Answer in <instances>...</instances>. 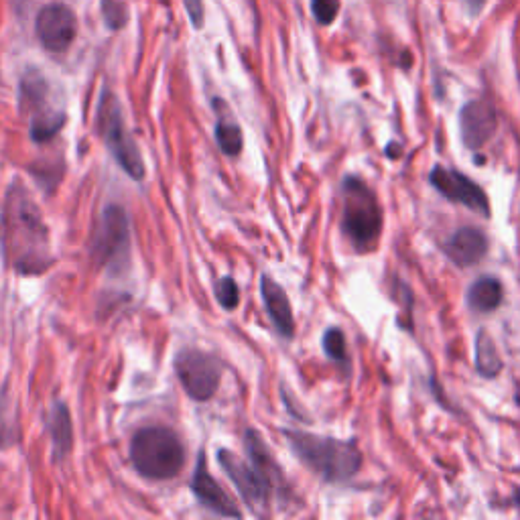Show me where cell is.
I'll list each match as a JSON object with an SVG mask.
<instances>
[{
  "label": "cell",
  "instance_id": "cell-1",
  "mask_svg": "<svg viewBox=\"0 0 520 520\" xmlns=\"http://www.w3.org/2000/svg\"><path fill=\"white\" fill-rule=\"evenodd\" d=\"M0 246L7 263L19 275H41L55 263L43 216L19 181H13L7 191L0 218Z\"/></svg>",
  "mask_w": 520,
  "mask_h": 520
},
{
  "label": "cell",
  "instance_id": "cell-2",
  "mask_svg": "<svg viewBox=\"0 0 520 520\" xmlns=\"http://www.w3.org/2000/svg\"><path fill=\"white\" fill-rule=\"evenodd\" d=\"M297 460L317 478L330 484L352 480L362 468V453L354 441L313 435L305 431H283Z\"/></svg>",
  "mask_w": 520,
  "mask_h": 520
},
{
  "label": "cell",
  "instance_id": "cell-3",
  "mask_svg": "<svg viewBox=\"0 0 520 520\" xmlns=\"http://www.w3.org/2000/svg\"><path fill=\"white\" fill-rule=\"evenodd\" d=\"M130 464L147 480H171L185 466V447L169 427H143L130 439Z\"/></svg>",
  "mask_w": 520,
  "mask_h": 520
},
{
  "label": "cell",
  "instance_id": "cell-4",
  "mask_svg": "<svg viewBox=\"0 0 520 520\" xmlns=\"http://www.w3.org/2000/svg\"><path fill=\"white\" fill-rule=\"evenodd\" d=\"M342 232L358 252L374 250L382 232L376 193L358 177H346L342 183Z\"/></svg>",
  "mask_w": 520,
  "mask_h": 520
},
{
  "label": "cell",
  "instance_id": "cell-5",
  "mask_svg": "<svg viewBox=\"0 0 520 520\" xmlns=\"http://www.w3.org/2000/svg\"><path fill=\"white\" fill-rule=\"evenodd\" d=\"M96 130L106 145L108 153L114 157L118 167L135 181H143L147 175L143 155L139 151V145L135 143L133 135L128 133L122 106L110 90H104L98 108H96Z\"/></svg>",
  "mask_w": 520,
  "mask_h": 520
},
{
  "label": "cell",
  "instance_id": "cell-6",
  "mask_svg": "<svg viewBox=\"0 0 520 520\" xmlns=\"http://www.w3.org/2000/svg\"><path fill=\"white\" fill-rule=\"evenodd\" d=\"M90 258L110 273H120L130 265V222L120 206H106L90 244Z\"/></svg>",
  "mask_w": 520,
  "mask_h": 520
},
{
  "label": "cell",
  "instance_id": "cell-7",
  "mask_svg": "<svg viewBox=\"0 0 520 520\" xmlns=\"http://www.w3.org/2000/svg\"><path fill=\"white\" fill-rule=\"evenodd\" d=\"M47 84L37 74H27L21 82V106L29 118V137L37 145L53 141L65 124V112L49 106Z\"/></svg>",
  "mask_w": 520,
  "mask_h": 520
},
{
  "label": "cell",
  "instance_id": "cell-8",
  "mask_svg": "<svg viewBox=\"0 0 520 520\" xmlns=\"http://www.w3.org/2000/svg\"><path fill=\"white\" fill-rule=\"evenodd\" d=\"M175 374L189 399L204 403L210 401L222 380L220 362L202 350H181L175 358Z\"/></svg>",
  "mask_w": 520,
  "mask_h": 520
},
{
  "label": "cell",
  "instance_id": "cell-9",
  "mask_svg": "<svg viewBox=\"0 0 520 520\" xmlns=\"http://www.w3.org/2000/svg\"><path fill=\"white\" fill-rule=\"evenodd\" d=\"M218 464L252 512L265 514L277 502L269 482L260 476V472L248 460L238 458L230 449H218Z\"/></svg>",
  "mask_w": 520,
  "mask_h": 520
},
{
  "label": "cell",
  "instance_id": "cell-10",
  "mask_svg": "<svg viewBox=\"0 0 520 520\" xmlns=\"http://www.w3.org/2000/svg\"><path fill=\"white\" fill-rule=\"evenodd\" d=\"M431 185L443 195L445 200L464 206L484 218L490 216V202L484 189L474 183L468 175L455 171V169H445V167H435L429 175Z\"/></svg>",
  "mask_w": 520,
  "mask_h": 520
},
{
  "label": "cell",
  "instance_id": "cell-11",
  "mask_svg": "<svg viewBox=\"0 0 520 520\" xmlns=\"http://www.w3.org/2000/svg\"><path fill=\"white\" fill-rule=\"evenodd\" d=\"M35 31L41 45L49 53H63L72 47L76 39L78 21L70 7L55 3L39 11L35 21Z\"/></svg>",
  "mask_w": 520,
  "mask_h": 520
},
{
  "label": "cell",
  "instance_id": "cell-12",
  "mask_svg": "<svg viewBox=\"0 0 520 520\" xmlns=\"http://www.w3.org/2000/svg\"><path fill=\"white\" fill-rule=\"evenodd\" d=\"M189 488L193 492V496L200 500L202 506H206L208 510H212L214 514L220 516H228V518H242L240 508L236 506L234 498L222 488V484L210 474L208 470V460H206V451H200L198 464H195L193 476L189 480Z\"/></svg>",
  "mask_w": 520,
  "mask_h": 520
},
{
  "label": "cell",
  "instance_id": "cell-13",
  "mask_svg": "<svg viewBox=\"0 0 520 520\" xmlns=\"http://www.w3.org/2000/svg\"><path fill=\"white\" fill-rule=\"evenodd\" d=\"M244 449H246V455H248V462L260 472V476H263L269 482L271 490L275 492L277 504L283 506L287 502V498H289L287 480H285V474H283L281 466L275 460V455L271 453V449L267 447V443L263 441V437H260L258 431L246 429V433H244Z\"/></svg>",
  "mask_w": 520,
  "mask_h": 520
},
{
  "label": "cell",
  "instance_id": "cell-14",
  "mask_svg": "<svg viewBox=\"0 0 520 520\" xmlns=\"http://www.w3.org/2000/svg\"><path fill=\"white\" fill-rule=\"evenodd\" d=\"M498 114L488 100H472L460 112V133L468 149H482L496 133Z\"/></svg>",
  "mask_w": 520,
  "mask_h": 520
},
{
  "label": "cell",
  "instance_id": "cell-15",
  "mask_svg": "<svg viewBox=\"0 0 520 520\" xmlns=\"http://www.w3.org/2000/svg\"><path fill=\"white\" fill-rule=\"evenodd\" d=\"M260 297H263L265 309L275 325V330L287 340L293 338L295 317H293V307H291V301H289L285 289L269 275H263L260 277Z\"/></svg>",
  "mask_w": 520,
  "mask_h": 520
},
{
  "label": "cell",
  "instance_id": "cell-16",
  "mask_svg": "<svg viewBox=\"0 0 520 520\" xmlns=\"http://www.w3.org/2000/svg\"><path fill=\"white\" fill-rule=\"evenodd\" d=\"M449 260H453L458 267H472L478 265L488 252V238L478 228H460L443 246Z\"/></svg>",
  "mask_w": 520,
  "mask_h": 520
},
{
  "label": "cell",
  "instance_id": "cell-17",
  "mask_svg": "<svg viewBox=\"0 0 520 520\" xmlns=\"http://www.w3.org/2000/svg\"><path fill=\"white\" fill-rule=\"evenodd\" d=\"M47 431L51 435L53 460L63 462L72 453L74 447V427L68 407L63 403H55L47 415Z\"/></svg>",
  "mask_w": 520,
  "mask_h": 520
},
{
  "label": "cell",
  "instance_id": "cell-18",
  "mask_svg": "<svg viewBox=\"0 0 520 520\" xmlns=\"http://www.w3.org/2000/svg\"><path fill=\"white\" fill-rule=\"evenodd\" d=\"M502 283L494 277L478 279L468 291V305L478 313H488L502 303Z\"/></svg>",
  "mask_w": 520,
  "mask_h": 520
},
{
  "label": "cell",
  "instance_id": "cell-19",
  "mask_svg": "<svg viewBox=\"0 0 520 520\" xmlns=\"http://www.w3.org/2000/svg\"><path fill=\"white\" fill-rule=\"evenodd\" d=\"M502 358L498 354V348L492 340V336L482 330L476 336V368L486 378H496L502 370Z\"/></svg>",
  "mask_w": 520,
  "mask_h": 520
},
{
  "label": "cell",
  "instance_id": "cell-20",
  "mask_svg": "<svg viewBox=\"0 0 520 520\" xmlns=\"http://www.w3.org/2000/svg\"><path fill=\"white\" fill-rule=\"evenodd\" d=\"M216 143H218V149L226 157H238L244 147V137H242V130H240L238 122H234L230 118H218Z\"/></svg>",
  "mask_w": 520,
  "mask_h": 520
},
{
  "label": "cell",
  "instance_id": "cell-21",
  "mask_svg": "<svg viewBox=\"0 0 520 520\" xmlns=\"http://www.w3.org/2000/svg\"><path fill=\"white\" fill-rule=\"evenodd\" d=\"M323 350H325V354H328L336 362H346L348 360L346 338H344L342 330L330 328L328 332L323 334Z\"/></svg>",
  "mask_w": 520,
  "mask_h": 520
},
{
  "label": "cell",
  "instance_id": "cell-22",
  "mask_svg": "<svg viewBox=\"0 0 520 520\" xmlns=\"http://www.w3.org/2000/svg\"><path fill=\"white\" fill-rule=\"evenodd\" d=\"M216 299L222 305V309H226V311H234L238 307L240 291H238V285L232 277H222L216 283Z\"/></svg>",
  "mask_w": 520,
  "mask_h": 520
},
{
  "label": "cell",
  "instance_id": "cell-23",
  "mask_svg": "<svg viewBox=\"0 0 520 520\" xmlns=\"http://www.w3.org/2000/svg\"><path fill=\"white\" fill-rule=\"evenodd\" d=\"M311 11L319 25H332L340 13V0H311Z\"/></svg>",
  "mask_w": 520,
  "mask_h": 520
},
{
  "label": "cell",
  "instance_id": "cell-24",
  "mask_svg": "<svg viewBox=\"0 0 520 520\" xmlns=\"http://www.w3.org/2000/svg\"><path fill=\"white\" fill-rule=\"evenodd\" d=\"M102 9H104V19L108 23L110 29H120L126 23V9L122 0H102Z\"/></svg>",
  "mask_w": 520,
  "mask_h": 520
},
{
  "label": "cell",
  "instance_id": "cell-25",
  "mask_svg": "<svg viewBox=\"0 0 520 520\" xmlns=\"http://www.w3.org/2000/svg\"><path fill=\"white\" fill-rule=\"evenodd\" d=\"M183 5H185V11H187L193 27L200 29L202 23H204V5H202V0H183Z\"/></svg>",
  "mask_w": 520,
  "mask_h": 520
},
{
  "label": "cell",
  "instance_id": "cell-26",
  "mask_svg": "<svg viewBox=\"0 0 520 520\" xmlns=\"http://www.w3.org/2000/svg\"><path fill=\"white\" fill-rule=\"evenodd\" d=\"M488 3V0H466V5H468V9L476 15V13H480L482 9H484V5Z\"/></svg>",
  "mask_w": 520,
  "mask_h": 520
}]
</instances>
